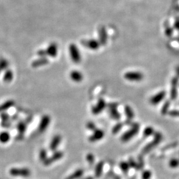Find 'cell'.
Returning <instances> with one entry per match:
<instances>
[{
  "label": "cell",
  "mask_w": 179,
  "mask_h": 179,
  "mask_svg": "<svg viewBox=\"0 0 179 179\" xmlns=\"http://www.w3.org/2000/svg\"><path fill=\"white\" fill-rule=\"evenodd\" d=\"M177 85V79L174 78L172 83V91H171V97L172 99H175L176 96V87Z\"/></svg>",
  "instance_id": "obj_20"
},
{
  "label": "cell",
  "mask_w": 179,
  "mask_h": 179,
  "mask_svg": "<svg viewBox=\"0 0 179 179\" xmlns=\"http://www.w3.org/2000/svg\"><path fill=\"white\" fill-rule=\"evenodd\" d=\"M79 179H94V177L93 176H87L84 178H80Z\"/></svg>",
  "instance_id": "obj_36"
},
{
  "label": "cell",
  "mask_w": 179,
  "mask_h": 179,
  "mask_svg": "<svg viewBox=\"0 0 179 179\" xmlns=\"http://www.w3.org/2000/svg\"><path fill=\"white\" fill-rule=\"evenodd\" d=\"M17 128H18V131L20 134H23L26 130L27 125L24 122H21L18 123Z\"/></svg>",
  "instance_id": "obj_23"
},
{
  "label": "cell",
  "mask_w": 179,
  "mask_h": 179,
  "mask_svg": "<svg viewBox=\"0 0 179 179\" xmlns=\"http://www.w3.org/2000/svg\"><path fill=\"white\" fill-rule=\"evenodd\" d=\"M86 160L88 162L90 165H93L95 162V157L91 153H89L86 156Z\"/></svg>",
  "instance_id": "obj_30"
},
{
  "label": "cell",
  "mask_w": 179,
  "mask_h": 179,
  "mask_svg": "<svg viewBox=\"0 0 179 179\" xmlns=\"http://www.w3.org/2000/svg\"><path fill=\"white\" fill-rule=\"evenodd\" d=\"M8 67V61L4 58L0 59V71L6 69Z\"/></svg>",
  "instance_id": "obj_27"
},
{
  "label": "cell",
  "mask_w": 179,
  "mask_h": 179,
  "mask_svg": "<svg viewBox=\"0 0 179 179\" xmlns=\"http://www.w3.org/2000/svg\"><path fill=\"white\" fill-rule=\"evenodd\" d=\"M84 174V170L81 169H78L74 172L72 175H69L66 179H79Z\"/></svg>",
  "instance_id": "obj_19"
},
{
  "label": "cell",
  "mask_w": 179,
  "mask_h": 179,
  "mask_svg": "<svg viewBox=\"0 0 179 179\" xmlns=\"http://www.w3.org/2000/svg\"><path fill=\"white\" fill-rule=\"evenodd\" d=\"M104 135L105 133L103 130L97 129L96 130H94L93 133L89 137V140L91 143H95L103 139Z\"/></svg>",
  "instance_id": "obj_8"
},
{
  "label": "cell",
  "mask_w": 179,
  "mask_h": 179,
  "mask_svg": "<svg viewBox=\"0 0 179 179\" xmlns=\"http://www.w3.org/2000/svg\"><path fill=\"white\" fill-rule=\"evenodd\" d=\"M40 158L41 161L44 162L47 159V153L45 149H42L40 152Z\"/></svg>",
  "instance_id": "obj_32"
},
{
  "label": "cell",
  "mask_w": 179,
  "mask_h": 179,
  "mask_svg": "<svg viewBox=\"0 0 179 179\" xmlns=\"http://www.w3.org/2000/svg\"><path fill=\"white\" fill-rule=\"evenodd\" d=\"M128 163H129V164L130 165V168L137 169L138 164L136 163V162L135 161L133 158H129Z\"/></svg>",
  "instance_id": "obj_34"
},
{
  "label": "cell",
  "mask_w": 179,
  "mask_h": 179,
  "mask_svg": "<svg viewBox=\"0 0 179 179\" xmlns=\"http://www.w3.org/2000/svg\"><path fill=\"white\" fill-rule=\"evenodd\" d=\"M61 136L59 134L55 135L53 138L49 145V148L52 151H55L57 150V149L59 145L61 143Z\"/></svg>",
  "instance_id": "obj_14"
},
{
  "label": "cell",
  "mask_w": 179,
  "mask_h": 179,
  "mask_svg": "<svg viewBox=\"0 0 179 179\" xmlns=\"http://www.w3.org/2000/svg\"><path fill=\"white\" fill-rule=\"evenodd\" d=\"M51 122V117L49 115H44L41 119L40 123L38 127V130L39 132L43 133L47 129Z\"/></svg>",
  "instance_id": "obj_7"
},
{
  "label": "cell",
  "mask_w": 179,
  "mask_h": 179,
  "mask_svg": "<svg viewBox=\"0 0 179 179\" xmlns=\"http://www.w3.org/2000/svg\"><path fill=\"white\" fill-rule=\"evenodd\" d=\"M63 157V152L60 151H55L51 157L47 158L44 162V165L46 166L50 165L55 162L57 161L59 159H61Z\"/></svg>",
  "instance_id": "obj_9"
},
{
  "label": "cell",
  "mask_w": 179,
  "mask_h": 179,
  "mask_svg": "<svg viewBox=\"0 0 179 179\" xmlns=\"http://www.w3.org/2000/svg\"><path fill=\"white\" fill-rule=\"evenodd\" d=\"M139 129H140V125L139 123H132L130 129L126 131L125 133H124L121 136V141L124 143L128 142L139 133Z\"/></svg>",
  "instance_id": "obj_1"
},
{
  "label": "cell",
  "mask_w": 179,
  "mask_h": 179,
  "mask_svg": "<svg viewBox=\"0 0 179 179\" xmlns=\"http://www.w3.org/2000/svg\"><path fill=\"white\" fill-rule=\"evenodd\" d=\"M69 77L73 81L76 83H80L83 80V75L82 73L77 70H73L71 72Z\"/></svg>",
  "instance_id": "obj_15"
},
{
  "label": "cell",
  "mask_w": 179,
  "mask_h": 179,
  "mask_svg": "<svg viewBox=\"0 0 179 179\" xmlns=\"http://www.w3.org/2000/svg\"><path fill=\"white\" fill-rule=\"evenodd\" d=\"M152 176V173L148 170H144L142 173L141 177L142 179H151Z\"/></svg>",
  "instance_id": "obj_28"
},
{
  "label": "cell",
  "mask_w": 179,
  "mask_h": 179,
  "mask_svg": "<svg viewBox=\"0 0 179 179\" xmlns=\"http://www.w3.org/2000/svg\"><path fill=\"white\" fill-rule=\"evenodd\" d=\"M118 103H108L107 105L108 113L112 119L115 121H119L121 119V115L120 113L117 111V108Z\"/></svg>",
  "instance_id": "obj_3"
},
{
  "label": "cell",
  "mask_w": 179,
  "mask_h": 179,
  "mask_svg": "<svg viewBox=\"0 0 179 179\" xmlns=\"http://www.w3.org/2000/svg\"><path fill=\"white\" fill-rule=\"evenodd\" d=\"M99 42L100 44L105 45L107 42V34L104 28L100 29L99 31Z\"/></svg>",
  "instance_id": "obj_17"
},
{
  "label": "cell",
  "mask_w": 179,
  "mask_h": 179,
  "mask_svg": "<svg viewBox=\"0 0 179 179\" xmlns=\"http://www.w3.org/2000/svg\"><path fill=\"white\" fill-rule=\"evenodd\" d=\"M14 75L11 71H7L4 76V81L6 83H9L13 79Z\"/></svg>",
  "instance_id": "obj_22"
},
{
  "label": "cell",
  "mask_w": 179,
  "mask_h": 179,
  "mask_svg": "<svg viewBox=\"0 0 179 179\" xmlns=\"http://www.w3.org/2000/svg\"><path fill=\"white\" fill-rule=\"evenodd\" d=\"M162 135L160 133H157L155 135V139H154V140L152 141V142H151L150 143L148 144L147 145V146H145L143 150V154H146L149 152L152 148H154L160 142V141L161 140Z\"/></svg>",
  "instance_id": "obj_6"
},
{
  "label": "cell",
  "mask_w": 179,
  "mask_h": 179,
  "mask_svg": "<svg viewBox=\"0 0 179 179\" xmlns=\"http://www.w3.org/2000/svg\"><path fill=\"white\" fill-rule=\"evenodd\" d=\"M124 77L127 80L138 82L143 79L144 75L141 72H128L125 73Z\"/></svg>",
  "instance_id": "obj_4"
},
{
  "label": "cell",
  "mask_w": 179,
  "mask_h": 179,
  "mask_svg": "<svg viewBox=\"0 0 179 179\" xmlns=\"http://www.w3.org/2000/svg\"><path fill=\"white\" fill-rule=\"evenodd\" d=\"M125 114L126 117V121L125 123L127 125H130L132 124V120L134 117V113L132 108L129 105H126L125 107Z\"/></svg>",
  "instance_id": "obj_11"
},
{
  "label": "cell",
  "mask_w": 179,
  "mask_h": 179,
  "mask_svg": "<svg viewBox=\"0 0 179 179\" xmlns=\"http://www.w3.org/2000/svg\"><path fill=\"white\" fill-rule=\"evenodd\" d=\"M13 105H14V102L12 101H9L0 106V111H2L6 109H8L9 107H11Z\"/></svg>",
  "instance_id": "obj_26"
},
{
  "label": "cell",
  "mask_w": 179,
  "mask_h": 179,
  "mask_svg": "<svg viewBox=\"0 0 179 179\" xmlns=\"http://www.w3.org/2000/svg\"><path fill=\"white\" fill-rule=\"evenodd\" d=\"M119 167L121 170L124 173H127L129 170L130 169V166L128 163V162L122 161L121 162L119 165Z\"/></svg>",
  "instance_id": "obj_21"
},
{
  "label": "cell",
  "mask_w": 179,
  "mask_h": 179,
  "mask_svg": "<svg viewBox=\"0 0 179 179\" xmlns=\"http://www.w3.org/2000/svg\"><path fill=\"white\" fill-rule=\"evenodd\" d=\"M123 126V123L122 122L117 123L115 125L112 127V133L113 134H117L122 130Z\"/></svg>",
  "instance_id": "obj_24"
},
{
  "label": "cell",
  "mask_w": 179,
  "mask_h": 179,
  "mask_svg": "<svg viewBox=\"0 0 179 179\" xmlns=\"http://www.w3.org/2000/svg\"><path fill=\"white\" fill-rule=\"evenodd\" d=\"M81 44L87 48L91 50H97L99 49L101 45L99 41L94 39L83 41L81 42Z\"/></svg>",
  "instance_id": "obj_10"
},
{
  "label": "cell",
  "mask_w": 179,
  "mask_h": 179,
  "mask_svg": "<svg viewBox=\"0 0 179 179\" xmlns=\"http://www.w3.org/2000/svg\"><path fill=\"white\" fill-rule=\"evenodd\" d=\"M69 53L73 62L76 64L80 63L81 61V56L80 53L76 45L72 44L69 45Z\"/></svg>",
  "instance_id": "obj_2"
},
{
  "label": "cell",
  "mask_w": 179,
  "mask_h": 179,
  "mask_svg": "<svg viewBox=\"0 0 179 179\" xmlns=\"http://www.w3.org/2000/svg\"><path fill=\"white\" fill-rule=\"evenodd\" d=\"M10 135L8 132L4 131L0 133V141L2 143H7L9 141Z\"/></svg>",
  "instance_id": "obj_25"
},
{
  "label": "cell",
  "mask_w": 179,
  "mask_h": 179,
  "mask_svg": "<svg viewBox=\"0 0 179 179\" xmlns=\"http://www.w3.org/2000/svg\"><path fill=\"white\" fill-rule=\"evenodd\" d=\"M107 104L103 99H99L98 102L92 108L91 112L94 115H98L107 108Z\"/></svg>",
  "instance_id": "obj_5"
},
{
  "label": "cell",
  "mask_w": 179,
  "mask_h": 179,
  "mask_svg": "<svg viewBox=\"0 0 179 179\" xmlns=\"http://www.w3.org/2000/svg\"><path fill=\"white\" fill-rule=\"evenodd\" d=\"M103 166H104V162L103 161L99 162V163L97 164V165L95 168V177L99 178V177H101V176L103 173Z\"/></svg>",
  "instance_id": "obj_18"
},
{
  "label": "cell",
  "mask_w": 179,
  "mask_h": 179,
  "mask_svg": "<svg viewBox=\"0 0 179 179\" xmlns=\"http://www.w3.org/2000/svg\"><path fill=\"white\" fill-rule=\"evenodd\" d=\"M37 54L38 55V56H39L40 57H46V56L47 55V53H46V51L43 50V49L39 50Z\"/></svg>",
  "instance_id": "obj_35"
},
{
  "label": "cell",
  "mask_w": 179,
  "mask_h": 179,
  "mask_svg": "<svg viewBox=\"0 0 179 179\" xmlns=\"http://www.w3.org/2000/svg\"><path fill=\"white\" fill-rule=\"evenodd\" d=\"M49 63L48 59L46 57H40V58L37 59L31 63V67L34 68L40 67L41 66H44Z\"/></svg>",
  "instance_id": "obj_16"
},
{
  "label": "cell",
  "mask_w": 179,
  "mask_h": 179,
  "mask_svg": "<svg viewBox=\"0 0 179 179\" xmlns=\"http://www.w3.org/2000/svg\"><path fill=\"white\" fill-rule=\"evenodd\" d=\"M154 133V129L151 127H147L144 130L143 134L145 137H148Z\"/></svg>",
  "instance_id": "obj_31"
},
{
  "label": "cell",
  "mask_w": 179,
  "mask_h": 179,
  "mask_svg": "<svg viewBox=\"0 0 179 179\" xmlns=\"http://www.w3.org/2000/svg\"><path fill=\"white\" fill-rule=\"evenodd\" d=\"M45 51L47 55L51 58H55L58 55V48L57 45L55 43L50 44Z\"/></svg>",
  "instance_id": "obj_12"
},
{
  "label": "cell",
  "mask_w": 179,
  "mask_h": 179,
  "mask_svg": "<svg viewBox=\"0 0 179 179\" xmlns=\"http://www.w3.org/2000/svg\"><path fill=\"white\" fill-rule=\"evenodd\" d=\"M165 91H161L149 99V103L153 105H157L161 102L163 99L165 97Z\"/></svg>",
  "instance_id": "obj_13"
},
{
  "label": "cell",
  "mask_w": 179,
  "mask_h": 179,
  "mask_svg": "<svg viewBox=\"0 0 179 179\" xmlns=\"http://www.w3.org/2000/svg\"><path fill=\"white\" fill-rule=\"evenodd\" d=\"M169 166L172 168H176L179 166V161L177 159H172L169 162Z\"/></svg>",
  "instance_id": "obj_33"
},
{
  "label": "cell",
  "mask_w": 179,
  "mask_h": 179,
  "mask_svg": "<svg viewBox=\"0 0 179 179\" xmlns=\"http://www.w3.org/2000/svg\"><path fill=\"white\" fill-rule=\"evenodd\" d=\"M86 127L87 129L91 130V131H94V130L97 129L96 125L93 122H91V121H90L87 123Z\"/></svg>",
  "instance_id": "obj_29"
}]
</instances>
